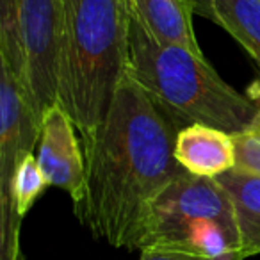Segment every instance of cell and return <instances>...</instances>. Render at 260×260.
Wrapping results in <instances>:
<instances>
[{"mask_svg":"<svg viewBox=\"0 0 260 260\" xmlns=\"http://www.w3.org/2000/svg\"><path fill=\"white\" fill-rule=\"evenodd\" d=\"M249 98H251L253 102H255L256 105L260 107V79H258V82H255L251 86V89H249V94H248Z\"/></svg>","mask_w":260,"mask_h":260,"instance_id":"cell-16","label":"cell"},{"mask_svg":"<svg viewBox=\"0 0 260 260\" xmlns=\"http://www.w3.org/2000/svg\"><path fill=\"white\" fill-rule=\"evenodd\" d=\"M141 251L219 258L241 253L237 217L230 196L216 178L184 175L152 203Z\"/></svg>","mask_w":260,"mask_h":260,"instance_id":"cell-4","label":"cell"},{"mask_svg":"<svg viewBox=\"0 0 260 260\" xmlns=\"http://www.w3.org/2000/svg\"><path fill=\"white\" fill-rule=\"evenodd\" d=\"M196 11L223 27L260 68V0H194Z\"/></svg>","mask_w":260,"mask_h":260,"instance_id":"cell-11","label":"cell"},{"mask_svg":"<svg viewBox=\"0 0 260 260\" xmlns=\"http://www.w3.org/2000/svg\"><path fill=\"white\" fill-rule=\"evenodd\" d=\"M77 126L59 104L52 105L41 119L38 139V164L48 185L66 191L79 205L86 191V157Z\"/></svg>","mask_w":260,"mask_h":260,"instance_id":"cell-7","label":"cell"},{"mask_svg":"<svg viewBox=\"0 0 260 260\" xmlns=\"http://www.w3.org/2000/svg\"><path fill=\"white\" fill-rule=\"evenodd\" d=\"M173 121L209 125L230 136L249 130L260 107L226 84L207 57L164 45L150 34L136 11H128V70Z\"/></svg>","mask_w":260,"mask_h":260,"instance_id":"cell-3","label":"cell"},{"mask_svg":"<svg viewBox=\"0 0 260 260\" xmlns=\"http://www.w3.org/2000/svg\"><path fill=\"white\" fill-rule=\"evenodd\" d=\"M40 130L27 91L8 66L0 64V260H22L15 178L23 157L36 148Z\"/></svg>","mask_w":260,"mask_h":260,"instance_id":"cell-5","label":"cell"},{"mask_svg":"<svg viewBox=\"0 0 260 260\" xmlns=\"http://www.w3.org/2000/svg\"><path fill=\"white\" fill-rule=\"evenodd\" d=\"M230 196L241 235V255H260V177L232 170L216 177Z\"/></svg>","mask_w":260,"mask_h":260,"instance_id":"cell-10","label":"cell"},{"mask_svg":"<svg viewBox=\"0 0 260 260\" xmlns=\"http://www.w3.org/2000/svg\"><path fill=\"white\" fill-rule=\"evenodd\" d=\"M0 64L8 66L9 72L18 79V82L27 91L30 104H32V96H30L29 89V77H27L25 47H23L18 2L16 0H0Z\"/></svg>","mask_w":260,"mask_h":260,"instance_id":"cell-12","label":"cell"},{"mask_svg":"<svg viewBox=\"0 0 260 260\" xmlns=\"http://www.w3.org/2000/svg\"><path fill=\"white\" fill-rule=\"evenodd\" d=\"M136 15L155 40L205 57L194 34V0H134Z\"/></svg>","mask_w":260,"mask_h":260,"instance_id":"cell-9","label":"cell"},{"mask_svg":"<svg viewBox=\"0 0 260 260\" xmlns=\"http://www.w3.org/2000/svg\"><path fill=\"white\" fill-rule=\"evenodd\" d=\"M139 260H244L241 253H232L219 258H200V256L178 255V253H160V251H141Z\"/></svg>","mask_w":260,"mask_h":260,"instance_id":"cell-15","label":"cell"},{"mask_svg":"<svg viewBox=\"0 0 260 260\" xmlns=\"http://www.w3.org/2000/svg\"><path fill=\"white\" fill-rule=\"evenodd\" d=\"M27 57V77L34 112L41 125L45 112L57 104L55 52L59 34V0H16Z\"/></svg>","mask_w":260,"mask_h":260,"instance_id":"cell-6","label":"cell"},{"mask_svg":"<svg viewBox=\"0 0 260 260\" xmlns=\"http://www.w3.org/2000/svg\"><path fill=\"white\" fill-rule=\"evenodd\" d=\"M57 104L87 141L105 121L128 70V9L119 0H59Z\"/></svg>","mask_w":260,"mask_h":260,"instance_id":"cell-2","label":"cell"},{"mask_svg":"<svg viewBox=\"0 0 260 260\" xmlns=\"http://www.w3.org/2000/svg\"><path fill=\"white\" fill-rule=\"evenodd\" d=\"M175 157L191 175L216 178L235 170L234 136L200 123L182 126L175 143Z\"/></svg>","mask_w":260,"mask_h":260,"instance_id":"cell-8","label":"cell"},{"mask_svg":"<svg viewBox=\"0 0 260 260\" xmlns=\"http://www.w3.org/2000/svg\"><path fill=\"white\" fill-rule=\"evenodd\" d=\"M119 2H121V4L128 9V11H130V9H134V0H119Z\"/></svg>","mask_w":260,"mask_h":260,"instance_id":"cell-17","label":"cell"},{"mask_svg":"<svg viewBox=\"0 0 260 260\" xmlns=\"http://www.w3.org/2000/svg\"><path fill=\"white\" fill-rule=\"evenodd\" d=\"M178 123L126 75L105 121L82 143L86 191L79 221L114 248L139 249L150 207L187 175L175 157Z\"/></svg>","mask_w":260,"mask_h":260,"instance_id":"cell-1","label":"cell"},{"mask_svg":"<svg viewBox=\"0 0 260 260\" xmlns=\"http://www.w3.org/2000/svg\"><path fill=\"white\" fill-rule=\"evenodd\" d=\"M48 187V182L41 171L38 159L34 153L23 157L20 162L18 171L15 178V202H16V212L23 219L27 212L32 209L34 202L40 198Z\"/></svg>","mask_w":260,"mask_h":260,"instance_id":"cell-13","label":"cell"},{"mask_svg":"<svg viewBox=\"0 0 260 260\" xmlns=\"http://www.w3.org/2000/svg\"><path fill=\"white\" fill-rule=\"evenodd\" d=\"M235 170L260 177V118L249 130L234 136Z\"/></svg>","mask_w":260,"mask_h":260,"instance_id":"cell-14","label":"cell"}]
</instances>
